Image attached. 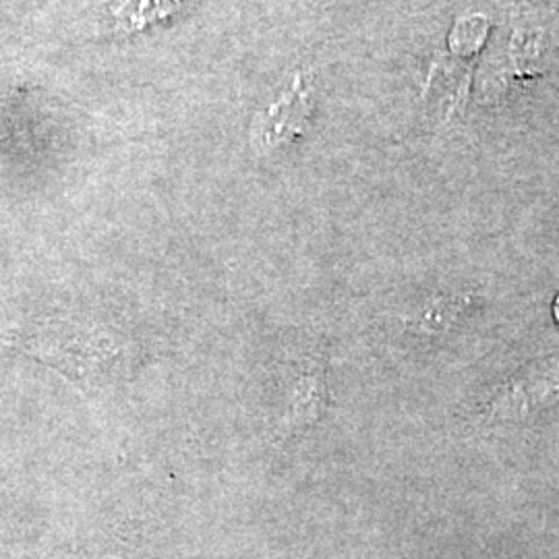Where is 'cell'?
<instances>
[{"label":"cell","mask_w":559,"mask_h":559,"mask_svg":"<svg viewBox=\"0 0 559 559\" xmlns=\"http://www.w3.org/2000/svg\"><path fill=\"white\" fill-rule=\"evenodd\" d=\"M556 318L559 320V299L558 302H556Z\"/></svg>","instance_id":"cell-6"},{"label":"cell","mask_w":559,"mask_h":559,"mask_svg":"<svg viewBox=\"0 0 559 559\" xmlns=\"http://www.w3.org/2000/svg\"><path fill=\"white\" fill-rule=\"evenodd\" d=\"M466 299H438L423 316L419 321H415L417 328H427V330H436V328H448L450 321L459 316L464 309Z\"/></svg>","instance_id":"cell-5"},{"label":"cell","mask_w":559,"mask_h":559,"mask_svg":"<svg viewBox=\"0 0 559 559\" xmlns=\"http://www.w3.org/2000/svg\"><path fill=\"white\" fill-rule=\"evenodd\" d=\"M325 369L328 367L323 360H316L300 373L284 420L286 431H295L318 423L330 406Z\"/></svg>","instance_id":"cell-3"},{"label":"cell","mask_w":559,"mask_h":559,"mask_svg":"<svg viewBox=\"0 0 559 559\" xmlns=\"http://www.w3.org/2000/svg\"><path fill=\"white\" fill-rule=\"evenodd\" d=\"M311 117V94L302 80L293 83V87L263 110L253 122V145L260 154H270L282 143L297 140Z\"/></svg>","instance_id":"cell-2"},{"label":"cell","mask_w":559,"mask_h":559,"mask_svg":"<svg viewBox=\"0 0 559 559\" xmlns=\"http://www.w3.org/2000/svg\"><path fill=\"white\" fill-rule=\"evenodd\" d=\"M23 346L25 353L73 381L96 376L115 357V348L106 340L69 325H48L27 336Z\"/></svg>","instance_id":"cell-1"},{"label":"cell","mask_w":559,"mask_h":559,"mask_svg":"<svg viewBox=\"0 0 559 559\" xmlns=\"http://www.w3.org/2000/svg\"><path fill=\"white\" fill-rule=\"evenodd\" d=\"M185 0H124L115 15L131 29H141L154 21L179 11Z\"/></svg>","instance_id":"cell-4"}]
</instances>
